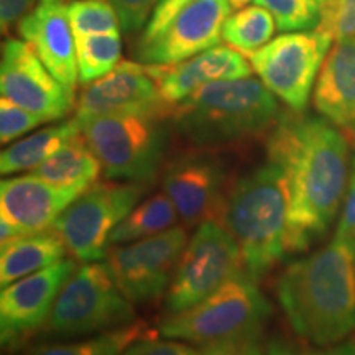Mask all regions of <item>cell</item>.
I'll return each instance as SVG.
<instances>
[{"label": "cell", "instance_id": "obj_19", "mask_svg": "<svg viewBox=\"0 0 355 355\" xmlns=\"http://www.w3.org/2000/svg\"><path fill=\"white\" fill-rule=\"evenodd\" d=\"M162 97L176 105L202 86L229 79L250 78L252 64L232 46L217 44L199 55L170 66L148 64Z\"/></svg>", "mask_w": 355, "mask_h": 355}, {"label": "cell", "instance_id": "obj_2", "mask_svg": "<svg viewBox=\"0 0 355 355\" xmlns=\"http://www.w3.org/2000/svg\"><path fill=\"white\" fill-rule=\"evenodd\" d=\"M277 296L300 337L324 347L344 340L355 331V247L334 239L293 261L279 275Z\"/></svg>", "mask_w": 355, "mask_h": 355}, {"label": "cell", "instance_id": "obj_13", "mask_svg": "<svg viewBox=\"0 0 355 355\" xmlns=\"http://www.w3.org/2000/svg\"><path fill=\"white\" fill-rule=\"evenodd\" d=\"M0 91L43 122L64 119L74 105V92L66 89L43 64L25 40L8 38L2 43Z\"/></svg>", "mask_w": 355, "mask_h": 355}, {"label": "cell", "instance_id": "obj_40", "mask_svg": "<svg viewBox=\"0 0 355 355\" xmlns=\"http://www.w3.org/2000/svg\"><path fill=\"white\" fill-rule=\"evenodd\" d=\"M288 345L283 344L282 340H272L266 349V355H286Z\"/></svg>", "mask_w": 355, "mask_h": 355}, {"label": "cell", "instance_id": "obj_24", "mask_svg": "<svg viewBox=\"0 0 355 355\" xmlns=\"http://www.w3.org/2000/svg\"><path fill=\"white\" fill-rule=\"evenodd\" d=\"M180 219L175 204L165 193L153 194L152 198L137 204L125 219L114 229L109 239V248L166 232L176 227Z\"/></svg>", "mask_w": 355, "mask_h": 355}, {"label": "cell", "instance_id": "obj_35", "mask_svg": "<svg viewBox=\"0 0 355 355\" xmlns=\"http://www.w3.org/2000/svg\"><path fill=\"white\" fill-rule=\"evenodd\" d=\"M191 2H193V0H162V3L157 7V10L153 12L152 19L146 24L144 37H141L140 43L150 42V40L158 37V35L170 25V21L175 19L178 13L183 10V8Z\"/></svg>", "mask_w": 355, "mask_h": 355}, {"label": "cell", "instance_id": "obj_18", "mask_svg": "<svg viewBox=\"0 0 355 355\" xmlns=\"http://www.w3.org/2000/svg\"><path fill=\"white\" fill-rule=\"evenodd\" d=\"M84 191L60 188L30 173L10 176L0 183V216L26 234L51 229L63 212Z\"/></svg>", "mask_w": 355, "mask_h": 355}, {"label": "cell", "instance_id": "obj_26", "mask_svg": "<svg viewBox=\"0 0 355 355\" xmlns=\"http://www.w3.org/2000/svg\"><path fill=\"white\" fill-rule=\"evenodd\" d=\"M277 30V21L260 6L243 7L230 13L222 28V40L234 50L252 55L265 46Z\"/></svg>", "mask_w": 355, "mask_h": 355}, {"label": "cell", "instance_id": "obj_27", "mask_svg": "<svg viewBox=\"0 0 355 355\" xmlns=\"http://www.w3.org/2000/svg\"><path fill=\"white\" fill-rule=\"evenodd\" d=\"M79 83L83 86L97 81L109 74L121 63L122 40L121 32L101 35H74Z\"/></svg>", "mask_w": 355, "mask_h": 355}, {"label": "cell", "instance_id": "obj_7", "mask_svg": "<svg viewBox=\"0 0 355 355\" xmlns=\"http://www.w3.org/2000/svg\"><path fill=\"white\" fill-rule=\"evenodd\" d=\"M133 321V303L117 286L107 265L87 261L66 282L43 331L56 339H76Z\"/></svg>", "mask_w": 355, "mask_h": 355}, {"label": "cell", "instance_id": "obj_22", "mask_svg": "<svg viewBox=\"0 0 355 355\" xmlns=\"http://www.w3.org/2000/svg\"><path fill=\"white\" fill-rule=\"evenodd\" d=\"M102 171L101 162L89 146L83 132L76 133L58 152L32 170V175L60 188L86 191Z\"/></svg>", "mask_w": 355, "mask_h": 355}, {"label": "cell", "instance_id": "obj_38", "mask_svg": "<svg viewBox=\"0 0 355 355\" xmlns=\"http://www.w3.org/2000/svg\"><path fill=\"white\" fill-rule=\"evenodd\" d=\"M25 234V230H21L19 225L13 224V222L8 220L7 217L0 216V243H2V245H7V243L17 241V239Z\"/></svg>", "mask_w": 355, "mask_h": 355}, {"label": "cell", "instance_id": "obj_20", "mask_svg": "<svg viewBox=\"0 0 355 355\" xmlns=\"http://www.w3.org/2000/svg\"><path fill=\"white\" fill-rule=\"evenodd\" d=\"M314 107L355 141V37L336 40L319 71Z\"/></svg>", "mask_w": 355, "mask_h": 355}, {"label": "cell", "instance_id": "obj_30", "mask_svg": "<svg viewBox=\"0 0 355 355\" xmlns=\"http://www.w3.org/2000/svg\"><path fill=\"white\" fill-rule=\"evenodd\" d=\"M334 40L355 37V0H326L321 6L318 26Z\"/></svg>", "mask_w": 355, "mask_h": 355}, {"label": "cell", "instance_id": "obj_23", "mask_svg": "<svg viewBox=\"0 0 355 355\" xmlns=\"http://www.w3.org/2000/svg\"><path fill=\"white\" fill-rule=\"evenodd\" d=\"M79 132L81 127L76 119H73L20 139L0 155V173L13 175V173L35 170Z\"/></svg>", "mask_w": 355, "mask_h": 355}, {"label": "cell", "instance_id": "obj_15", "mask_svg": "<svg viewBox=\"0 0 355 355\" xmlns=\"http://www.w3.org/2000/svg\"><path fill=\"white\" fill-rule=\"evenodd\" d=\"M229 0H193L158 37L140 43V63L170 66L217 46L230 15Z\"/></svg>", "mask_w": 355, "mask_h": 355}, {"label": "cell", "instance_id": "obj_11", "mask_svg": "<svg viewBox=\"0 0 355 355\" xmlns=\"http://www.w3.org/2000/svg\"><path fill=\"white\" fill-rule=\"evenodd\" d=\"M188 241V230L173 227L153 237L110 247L105 265L132 303H146L168 291Z\"/></svg>", "mask_w": 355, "mask_h": 355}, {"label": "cell", "instance_id": "obj_29", "mask_svg": "<svg viewBox=\"0 0 355 355\" xmlns=\"http://www.w3.org/2000/svg\"><path fill=\"white\" fill-rule=\"evenodd\" d=\"M69 20L74 35H101L119 32L121 21L107 0H71Z\"/></svg>", "mask_w": 355, "mask_h": 355}, {"label": "cell", "instance_id": "obj_39", "mask_svg": "<svg viewBox=\"0 0 355 355\" xmlns=\"http://www.w3.org/2000/svg\"><path fill=\"white\" fill-rule=\"evenodd\" d=\"M301 355H355V343L350 340V343H343L337 345L332 344L326 349L308 350V352H303Z\"/></svg>", "mask_w": 355, "mask_h": 355}, {"label": "cell", "instance_id": "obj_33", "mask_svg": "<svg viewBox=\"0 0 355 355\" xmlns=\"http://www.w3.org/2000/svg\"><path fill=\"white\" fill-rule=\"evenodd\" d=\"M122 355H201V350L183 340H158L153 336L137 340Z\"/></svg>", "mask_w": 355, "mask_h": 355}, {"label": "cell", "instance_id": "obj_31", "mask_svg": "<svg viewBox=\"0 0 355 355\" xmlns=\"http://www.w3.org/2000/svg\"><path fill=\"white\" fill-rule=\"evenodd\" d=\"M40 123H43V119H40L37 114L30 112L7 97L0 99V141L2 145L20 139Z\"/></svg>", "mask_w": 355, "mask_h": 355}, {"label": "cell", "instance_id": "obj_42", "mask_svg": "<svg viewBox=\"0 0 355 355\" xmlns=\"http://www.w3.org/2000/svg\"><path fill=\"white\" fill-rule=\"evenodd\" d=\"M286 355H301V354H296V352H295V350H293V349H290V347H288V352H286Z\"/></svg>", "mask_w": 355, "mask_h": 355}, {"label": "cell", "instance_id": "obj_21", "mask_svg": "<svg viewBox=\"0 0 355 355\" xmlns=\"http://www.w3.org/2000/svg\"><path fill=\"white\" fill-rule=\"evenodd\" d=\"M68 247L55 229L25 234L7 245L0 254V285L7 286L28 275L37 273L66 259Z\"/></svg>", "mask_w": 355, "mask_h": 355}, {"label": "cell", "instance_id": "obj_5", "mask_svg": "<svg viewBox=\"0 0 355 355\" xmlns=\"http://www.w3.org/2000/svg\"><path fill=\"white\" fill-rule=\"evenodd\" d=\"M270 314L272 306L255 279L242 272L199 304L170 314L159 322L158 334L207 347L242 337H259Z\"/></svg>", "mask_w": 355, "mask_h": 355}, {"label": "cell", "instance_id": "obj_16", "mask_svg": "<svg viewBox=\"0 0 355 355\" xmlns=\"http://www.w3.org/2000/svg\"><path fill=\"white\" fill-rule=\"evenodd\" d=\"M163 193L175 204L186 225L220 220L227 198V175L219 159L209 155H186L168 165Z\"/></svg>", "mask_w": 355, "mask_h": 355}, {"label": "cell", "instance_id": "obj_25", "mask_svg": "<svg viewBox=\"0 0 355 355\" xmlns=\"http://www.w3.org/2000/svg\"><path fill=\"white\" fill-rule=\"evenodd\" d=\"M157 336L144 321H133L117 329L99 332L74 343L42 344L26 355H122L137 340Z\"/></svg>", "mask_w": 355, "mask_h": 355}, {"label": "cell", "instance_id": "obj_41", "mask_svg": "<svg viewBox=\"0 0 355 355\" xmlns=\"http://www.w3.org/2000/svg\"><path fill=\"white\" fill-rule=\"evenodd\" d=\"M230 6H232L234 10H239V8H243L250 0H229Z\"/></svg>", "mask_w": 355, "mask_h": 355}, {"label": "cell", "instance_id": "obj_32", "mask_svg": "<svg viewBox=\"0 0 355 355\" xmlns=\"http://www.w3.org/2000/svg\"><path fill=\"white\" fill-rule=\"evenodd\" d=\"M107 2L117 12L123 32L133 33L148 24L162 0H107Z\"/></svg>", "mask_w": 355, "mask_h": 355}, {"label": "cell", "instance_id": "obj_1", "mask_svg": "<svg viewBox=\"0 0 355 355\" xmlns=\"http://www.w3.org/2000/svg\"><path fill=\"white\" fill-rule=\"evenodd\" d=\"M349 139L334 123L303 112L279 114L266 141L288 201L286 252H303L343 209L350 178Z\"/></svg>", "mask_w": 355, "mask_h": 355}, {"label": "cell", "instance_id": "obj_37", "mask_svg": "<svg viewBox=\"0 0 355 355\" xmlns=\"http://www.w3.org/2000/svg\"><path fill=\"white\" fill-rule=\"evenodd\" d=\"M201 355H263V352L259 344V337H242L201 347Z\"/></svg>", "mask_w": 355, "mask_h": 355}, {"label": "cell", "instance_id": "obj_34", "mask_svg": "<svg viewBox=\"0 0 355 355\" xmlns=\"http://www.w3.org/2000/svg\"><path fill=\"white\" fill-rule=\"evenodd\" d=\"M334 239H339V241L347 242L349 245L355 247V150L352 155V166H350L347 193H345L343 209H340V219L339 224H337Z\"/></svg>", "mask_w": 355, "mask_h": 355}, {"label": "cell", "instance_id": "obj_9", "mask_svg": "<svg viewBox=\"0 0 355 355\" xmlns=\"http://www.w3.org/2000/svg\"><path fill=\"white\" fill-rule=\"evenodd\" d=\"M332 40L321 30L288 32L248 55L252 69L295 112H304Z\"/></svg>", "mask_w": 355, "mask_h": 355}, {"label": "cell", "instance_id": "obj_36", "mask_svg": "<svg viewBox=\"0 0 355 355\" xmlns=\"http://www.w3.org/2000/svg\"><path fill=\"white\" fill-rule=\"evenodd\" d=\"M40 0H0V26L2 33L19 28L21 21L37 8Z\"/></svg>", "mask_w": 355, "mask_h": 355}, {"label": "cell", "instance_id": "obj_6", "mask_svg": "<svg viewBox=\"0 0 355 355\" xmlns=\"http://www.w3.org/2000/svg\"><path fill=\"white\" fill-rule=\"evenodd\" d=\"M163 121L158 115L117 114L78 123L107 180L146 184L157 178L165 158Z\"/></svg>", "mask_w": 355, "mask_h": 355}, {"label": "cell", "instance_id": "obj_8", "mask_svg": "<svg viewBox=\"0 0 355 355\" xmlns=\"http://www.w3.org/2000/svg\"><path fill=\"white\" fill-rule=\"evenodd\" d=\"M243 272L241 248L217 220H204L186 243L166 291L168 314L183 313Z\"/></svg>", "mask_w": 355, "mask_h": 355}, {"label": "cell", "instance_id": "obj_4", "mask_svg": "<svg viewBox=\"0 0 355 355\" xmlns=\"http://www.w3.org/2000/svg\"><path fill=\"white\" fill-rule=\"evenodd\" d=\"M288 201L277 166L266 163L229 189L220 224L241 248L243 272L263 277L286 254Z\"/></svg>", "mask_w": 355, "mask_h": 355}, {"label": "cell", "instance_id": "obj_12", "mask_svg": "<svg viewBox=\"0 0 355 355\" xmlns=\"http://www.w3.org/2000/svg\"><path fill=\"white\" fill-rule=\"evenodd\" d=\"M76 268V259H63L2 288L0 339L3 347L19 349L46 326L58 296Z\"/></svg>", "mask_w": 355, "mask_h": 355}, {"label": "cell", "instance_id": "obj_14", "mask_svg": "<svg viewBox=\"0 0 355 355\" xmlns=\"http://www.w3.org/2000/svg\"><path fill=\"white\" fill-rule=\"evenodd\" d=\"M175 105L162 97L157 79L145 63L121 61L109 74L87 84L78 101V122L102 115L148 114L168 117Z\"/></svg>", "mask_w": 355, "mask_h": 355}, {"label": "cell", "instance_id": "obj_43", "mask_svg": "<svg viewBox=\"0 0 355 355\" xmlns=\"http://www.w3.org/2000/svg\"><path fill=\"white\" fill-rule=\"evenodd\" d=\"M318 2H319V3H321V6H322V3H324V2H326V0H318Z\"/></svg>", "mask_w": 355, "mask_h": 355}, {"label": "cell", "instance_id": "obj_10", "mask_svg": "<svg viewBox=\"0 0 355 355\" xmlns=\"http://www.w3.org/2000/svg\"><path fill=\"white\" fill-rule=\"evenodd\" d=\"M144 194V184L112 181L94 183L58 217L53 229L83 263L105 259L114 229L125 219Z\"/></svg>", "mask_w": 355, "mask_h": 355}, {"label": "cell", "instance_id": "obj_28", "mask_svg": "<svg viewBox=\"0 0 355 355\" xmlns=\"http://www.w3.org/2000/svg\"><path fill=\"white\" fill-rule=\"evenodd\" d=\"M268 10L282 33L316 30L321 24V3L318 0H254Z\"/></svg>", "mask_w": 355, "mask_h": 355}, {"label": "cell", "instance_id": "obj_17", "mask_svg": "<svg viewBox=\"0 0 355 355\" xmlns=\"http://www.w3.org/2000/svg\"><path fill=\"white\" fill-rule=\"evenodd\" d=\"M17 32L21 40L32 44L53 76L74 92L79 73L68 0H40Z\"/></svg>", "mask_w": 355, "mask_h": 355}, {"label": "cell", "instance_id": "obj_3", "mask_svg": "<svg viewBox=\"0 0 355 355\" xmlns=\"http://www.w3.org/2000/svg\"><path fill=\"white\" fill-rule=\"evenodd\" d=\"M178 132L196 146H225L273 128L279 117L275 94L260 79L211 83L175 105Z\"/></svg>", "mask_w": 355, "mask_h": 355}]
</instances>
